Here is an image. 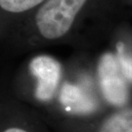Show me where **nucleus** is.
I'll list each match as a JSON object with an SVG mask.
<instances>
[{
    "mask_svg": "<svg viewBox=\"0 0 132 132\" xmlns=\"http://www.w3.org/2000/svg\"><path fill=\"white\" fill-rule=\"evenodd\" d=\"M46 0H0L2 10L9 13H22L38 5L43 4Z\"/></svg>",
    "mask_w": 132,
    "mask_h": 132,
    "instance_id": "obj_6",
    "label": "nucleus"
},
{
    "mask_svg": "<svg viewBox=\"0 0 132 132\" xmlns=\"http://www.w3.org/2000/svg\"><path fill=\"white\" fill-rule=\"evenodd\" d=\"M87 1L46 0L35 15L39 34L46 40H56L65 36Z\"/></svg>",
    "mask_w": 132,
    "mask_h": 132,
    "instance_id": "obj_1",
    "label": "nucleus"
},
{
    "mask_svg": "<svg viewBox=\"0 0 132 132\" xmlns=\"http://www.w3.org/2000/svg\"><path fill=\"white\" fill-rule=\"evenodd\" d=\"M29 71L35 79L34 95L39 102L48 103L54 98L61 81V65L48 55H39L29 63Z\"/></svg>",
    "mask_w": 132,
    "mask_h": 132,
    "instance_id": "obj_2",
    "label": "nucleus"
},
{
    "mask_svg": "<svg viewBox=\"0 0 132 132\" xmlns=\"http://www.w3.org/2000/svg\"><path fill=\"white\" fill-rule=\"evenodd\" d=\"M60 98L63 104H64L65 112H86V111H92L87 105H83L88 98L83 91L77 86L66 83L62 88Z\"/></svg>",
    "mask_w": 132,
    "mask_h": 132,
    "instance_id": "obj_5",
    "label": "nucleus"
},
{
    "mask_svg": "<svg viewBox=\"0 0 132 132\" xmlns=\"http://www.w3.org/2000/svg\"><path fill=\"white\" fill-rule=\"evenodd\" d=\"M99 78L105 98L112 104L123 106L128 99V90L117 56L106 53L101 57L99 64Z\"/></svg>",
    "mask_w": 132,
    "mask_h": 132,
    "instance_id": "obj_3",
    "label": "nucleus"
},
{
    "mask_svg": "<svg viewBox=\"0 0 132 132\" xmlns=\"http://www.w3.org/2000/svg\"><path fill=\"white\" fill-rule=\"evenodd\" d=\"M94 132H132V105L123 106L109 114Z\"/></svg>",
    "mask_w": 132,
    "mask_h": 132,
    "instance_id": "obj_4",
    "label": "nucleus"
},
{
    "mask_svg": "<svg viewBox=\"0 0 132 132\" xmlns=\"http://www.w3.org/2000/svg\"><path fill=\"white\" fill-rule=\"evenodd\" d=\"M1 132H32L31 130L25 127L24 125H10L5 127L1 130Z\"/></svg>",
    "mask_w": 132,
    "mask_h": 132,
    "instance_id": "obj_8",
    "label": "nucleus"
},
{
    "mask_svg": "<svg viewBox=\"0 0 132 132\" xmlns=\"http://www.w3.org/2000/svg\"><path fill=\"white\" fill-rule=\"evenodd\" d=\"M117 59L120 70L126 81L132 83V56L126 54L122 43L117 46Z\"/></svg>",
    "mask_w": 132,
    "mask_h": 132,
    "instance_id": "obj_7",
    "label": "nucleus"
}]
</instances>
